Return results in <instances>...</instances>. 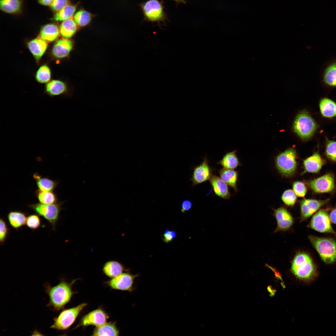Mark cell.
I'll return each instance as SVG.
<instances>
[{
    "label": "cell",
    "mask_w": 336,
    "mask_h": 336,
    "mask_svg": "<svg viewBox=\"0 0 336 336\" xmlns=\"http://www.w3.org/2000/svg\"><path fill=\"white\" fill-rule=\"evenodd\" d=\"M75 280L69 283L62 279L57 285L52 286L48 282L43 286L49 296L47 306L54 311H58L64 308L70 301L74 294L72 286Z\"/></svg>",
    "instance_id": "6da1fadb"
},
{
    "label": "cell",
    "mask_w": 336,
    "mask_h": 336,
    "mask_svg": "<svg viewBox=\"0 0 336 336\" xmlns=\"http://www.w3.org/2000/svg\"><path fill=\"white\" fill-rule=\"evenodd\" d=\"M292 272L298 278L305 282L314 280L318 275L317 266L311 256L307 253H297L291 263Z\"/></svg>",
    "instance_id": "7a4b0ae2"
},
{
    "label": "cell",
    "mask_w": 336,
    "mask_h": 336,
    "mask_svg": "<svg viewBox=\"0 0 336 336\" xmlns=\"http://www.w3.org/2000/svg\"><path fill=\"white\" fill-rule=\"evenodd\" d=\"M309 239L325 263L333 264L336 261V241L331 237L309 235Z\"/></svg>",
    "instance_id": "3957f363"
},
{
    "label": "cell",
    "mask_w": 336,
    "mask_h": 336,
    "mask_svg": "<svg viewBox=\"0 0 336 336\" xmlns=\"http://www.w3.org/2000/svg\"><path fill=\"white\" fill-rule=\"evenodd\" d=\"M163 0H147L138 5L141 10L143 20L152 23L156 22L160 26L162 22L166 24L169 21L166 14L164 12Z\"/></svg>",
    "instance_id": "277c9868"
},
{
    "label": "cell",
    "mask_w": 336,
    "mask_h": 336,
    "mask_svg": "<svg viewBox=\"0 0 336 336\" xmlns=\"http://www.w3.org/2000/svg\"><path fill=\"white\" fill-rule=\"evenodd\" d=\"M317 125L308 112L305 110L300 112L296 115L293 124V129L301 139L307 140L313 135Z\"/></svg>",
    "instance_id": "5b68a950"
},
{
    "label": "cell",
    "mask_w": 336,
    "mask_h": 336,
    "mask_svg": "<svg viewBox=\"0 0 336 336\" xmlns=\"http://www.w3.org/2000/svg\"><path fill=\"white\" fill-rule=\"evenodd\" d=\"M297 154L295 150L289 148L278 155L275 159V166L282 175L288 177L293 175L297 168Z\"/></svg>",
    "instance_id": "8992f818"
},
{
    "label": "cell",
    "mask_w": 336,
    "mask_h": 336,
    "mask_svg": "<svg viewBox=\"0 0 336 336\" xmlns=\"http://www.w3.org/2000/svg\"><path fill=\"white\" fill-rule=\"evenodd\" d=\"M87 305L86 303H82L76 306L63 310L58 316L54 318V323L49 328L58 331H64L68 329Z\"/></svg>",
    "instance_id": "52a82bcc"
},
{
    "label": "cell",
    "mask_w": 336,
    "mask_h": 336,
    "mask_svg": "<svg viewBox=\"0 0 336 336\" xmlns=\"http://www.w3.org/2000/svg\"><path fill=\"white\" fill-rule=\"evenodd\" d=\"M62 204V203L58 202L51 204H45L40 203L30 204L28 207L47 220L52 225L53 229L55 230Z\"/></svg>",
    "instance_id": "ba28073f"
},
{
    "label": "cell",
    "mask_w": 336,
    "mask_h": 336,
    "mask_svg": "<svg viewBox=\"0 0 336 336\" xmlns=\"http://www.w3.org/2000/svg\"><path fill=\"white\" fill-rule=\"evenodd\" d=\"M329 209L318 211L313 216L307 227L320 233L331 234L336 236V232L332 227L328 213Z\"/></svg>",
    "instance_id": "9c48e42d"
},
{
    "label": "cell",
    "mask_w": 336,
    "mask_h": 336,
    "mask_svg": "<svg viewBox=\"0 0 336 336\" xmlns=\"http://www.w3.org/2000/svg\"><path fill=\"white\" fill-rule=\"evenodd\" d=\"M306 183L309 188L315 193H329L333 191L335 189L334 177L331 173L309 180Z\"/></svg>",
    "instance_id": "30bf717a"
},
{
    "label": "cell",
    "mask_w": 336,
    "mask_h": 336,
    "mask_svg": "<svg viewBox=\"0 0 336 336\" xmlns=\"http://www.w3.org/2000/svg\"><path fill=\"white\" fill-rule=\"evenodd\" d=\"M139 274L122 273L107 282V284L114 289L132 292L134 289V280Z\"/></svg>",
    "instance_id": "8fae6325"
},
{
    "label": "cell",
    "mask_w": 336,
    "mask_h": 336,
    "mask_svg": "<svg viewBox=\"0 0 336 336\" xmlns=\"http://www.w3.org/2000/svg\"><path fill=\"white\" fill-rule=\"evenodd\" d=\"M213 169L210 166L205 156L203 162L194 168L192 175L190 179L192 182V186L209 180L213 175Z\"/></svg>",
    "instance_id": "7c38bea8"
},
{
    "label": "cell",
    "mask_w": 336,
    "mask_h": 336,
    "mask_svg": "<svg viewBox=\"0 0 336 336\" xmlns=\"http://www.w3.org/2000/svg\"><path fill=\"white\" fill-rule=\"evenodd\" d=\"M329 199L324 200L304 199L300 202V222L304 221L318 211L329 201Z\"/></svg>",
    "instance_id": "4fadbf2b"
},
{
    "label": "cell",
    "mask_w": 336,
    "mask_h": 336,
    "mask_svg": "<svg viewBox=\"0 0 336 336\" xmlns=\"http://www.w3.org/2000/svg\"><path fill=\"white\" fill-rule=\"evenodd\" d=\"M108 318L107 314L103 309L99 308L84 316L76 328L90 325L98 327L106 323Z\"/></svg>",
    "instance_id": "5bb4252c"
},
{
    "label": "cell",
    "mask_w": 336,
    "mask_h": 336,
    "mask_svg": "<svg viewBox=\"0 0 336 336\" xmlns=\"http://www.w3.org/2000/svg\"><path fill=\"white\" fill-rule=\"evenodd\" d=\"M274 215L277 224L274 232L285 231L290 229L294 222V219L287 209L281 207L274 210Z\"/></svg>",
    "instance_id": "9a60e30c"
},
{
    "label": "cell",
    "mask_w": 336,
    "mask_h": 336,
    "mask_svg": "<svg viewBox=\"0 0 336 336\" xmlns=\"http://www.w3.org/2000/svg\"><path fill=\"white\" fill-rule=\"evenodd\" d=\"M44 91L51 97L63 95L69 97L71 95L67 84L58 80H53L47 83Z\"/></svg>",
    "instance_id": "2e32d148"
},
{
    "label": "cell",
    "mask_w": 336,
    "mask_h": 336,
    "mask_svg": "<svg viewBox=\"0 0 336 336\" xmlns=\"http://www.w3.org/2000/svg\"><path fill=\"white\" fill-rule=\"evenodd\" d=\"M72 48V43L71 40L65 38L60 39L53 45L51 53L56 58H63L68 55Z\"/></svg>",
    "instance_id": "e0dca14e"
},
{
    "label": "cell",
    "mask_w": 336,
    "mask_h": 336,
    "mask_svg": "<svg viewBox=\"0 0 336 336\" xmlns=\"http://www.w3.org/2000/svg\"><path fill=\"white\" fill-rule=\"evenodd\" d=\"M209 181L215 195L225 199L230 198L231 194L228 185L220 177L212 175Z\"/></svg>",
    "instance_id": "ac0fdd59"
},
{
    "label": "cell",
    "mask_w": 336,
    "mask_h": 336,
    "mask_svg": "<svg viewBox=\"0 0 336 336\" xmlns=\"http://www.w3.org/2000/svg\"><path fill=\"white\" fill-rule=\"evenodd\" d=\"M325 161L318 152L303 161L304 173H317L324 164Z\"/></svg>",
    "instance_id": "d6986e66"
},
{
    "label": "cell",
    "mask_w": 336,
    "mask_h": 336,
    "mask_svg": "<svg viewBox=\"0 0 336 336\" xmlns=\"http://www.w3.org/2000/svg\"><path fill=\"white\" fill-rule=\"evenodd\" d=\"M27 45L30 53L37 62L41 59L48 47L47 42L40 37L30 41L28 42Z\"/></svg>",
    "instance_id": "ffe728a7"
},
{
    "label": "cell",
    "mask_w": 336,
    "mask_h": 336,
    "mask_svg": "<svg viewBox=\"0 0 336 336\" xmlns=\"http://www.w3.org/2000/svg\"><path fill=\"white\" fill-rule=\"evenodd\" d=\"M60 34L59 27L54 23L47 24L41 28L40 33V38L47 42L56 40Z\"/></svg>",
    "instance_id": "44dd1931"
},
{
    "label": "cell",
    "mask_w": 336,
    "mask_h": 336,
    "mask_svg": "<svg viewBox=\"0 0 336 336\" xmlns=\"http://www.w3.org/2000/svg\"><path fill=\"white\" fill-rule=\"evenodd\" d=\"M218 172L221 178L228 186L233 188L235 192H237L238 172L234 169L223 168L220 169Z\"/></svg>",
    "instance_id": "7402d4cb"
},
{
    "label": "cell",
    "mask_w": 336,
    "mask_h": 336,
    "mask_svg": "<svg viewBox=\"0 0 336 336\" xmlns=\"http://www.w3.org/2000/svg\"><path fill=\"white\" fill-rule=\"evenodd\" d=\"M237 151L234 150L226 152L217 164L221 165L223 168L231 169H235L241 166L236 154Z\"/></svg>",
    "instance_id": "603a6c76"
},
{
    "label": "cell",
    "mask_w": 336,
    "mask_h": 336,
    "mask_svg": "<svg viewBox=\"0 0 336 336\" xmlns=\"http://www.w3.org/2000/svg\"><path fill=\"white\" fill-rule=\"evenodd\" d=\"M119 331L114 322H109L96 327L94 329L92 336H118Z\"/></svg>",
    "instance_id": "cb8c5ba5"
},
{
    "label": "cell",
    "mask_w": 336,
    "mask_h": 336,
    "mask_svg": "<svg viewBox=\"0 0 336 336\" xmlns=\"http://www.w3.org/2000/svg\"><path fill=\"white\" fill-rule=\"evenodd\" d=\"M38 189L43 191H52L57 187L58 183L46 177H42L37 173L33 175Z\"/></svg>",
    "instance_id": "d4e9b609"
},
{
    "label": "cell",
    "mask_w": 336,
    "mask_h": 336,
    "mask_svg": "<svg viewBox=\"0 0 336 336\" xmlns=\"http://www.w3.org/2000/svg\"><path fill=\"white\" fill-rule=\"evenodd\" d=\"M319 107L323 116L328 118L336 116V103L332 100L326 98H323L320 101Z\"/></svg>",
    "instance_id": "484cf974"
},
{
    "label": "cell",
    "mask_w": 336,
    "mask_h": 336,
    "mask_svg": "<svg viewBox=\"0 0 336 336\" xmlns=\"http://www.w3.org/2000/svg\"><path fill=\"white\" fill-rule=\"evenodd\" d=\"M7 217L9 224L15 229H18L26 224V214L23 212L10 211L8 214Z\"/></svg>",
    "instance_id": "4316f807"
},
{
    "label": "cell",
    "mask_w": 336,
    "mask_h": 336,
    "mask_svg": "<svg viewBox=\"0 0 336 336\" xmlns=\"http://www.w3.org/2000/svg\"><path fill=\"white\" fill-rule=\"evenodd\" d=\"M125 269L120 263L115 261H111L105 264L103 267V271L106 276L112 278L122 273Z\"/></svg>",
    "instance_id": "83f0119b"
},
{
    "label": "cell",
    "mask_w": 336,
    "mask_h": 336,
    "mask_svg": "<svg viewBox=\"0 0 336 336\" xmlns=\"http://www.w3.org/2000/svg\"><path fill=\"white\" fill-rule=\"evenodd\" d=\"M77 29V23L72 18L63 21L59 27L61 35L66 38L71 37Z\"/></svg>",
    "instance_id": "f1b7e54d"
},
{
    "label": "cell",
    "mask_w": 336,
    "mask_h": 336,
    "mask_svg": "<svg viewBox=\"0 0 336 336\" xmlns=\"http://www.w3.org/2000/svg\"><path fill=\"white\" fill-rule=\"evenodd\" d=\"M1 9L3 12L14 14L20 12L21 7V0H0Z\"/></svg>",
    "instance_id": "f546056e"
},
{
    "label": "cell",
    "mask_w": 336,
    "mask_h": 336,
    "mask_svg": "<svg viewBox=\"0 0 336 336\" xmlns=\"http://www.w3.org/2000/svg\"><path fill=\"white\" fill-rule=\"evenodd\" d=\"M323 80L327 85L336 87V62L330 64L325 69Z\"/></svg>",
    "instance_id": "4dcf8cb0"
},
{
    "label": "cell",
    "mask_w": 336,
    "mask_h": 336,
    "mask_svg": "<svg viewBox=\"0 0 336 336\" xmlns=\"http://www.w3.org/2000/svg\"><path fill=\"white\" fill-rule=\"evenodd\" d=\"M53 191H43L38 189L35 192V194L40 203L51 204L58 202L57 195Z\"/></svg>",
    "instance_id": "1f68e13d"
},
{
    "label": "cell",
    "mask_w": 336,
    "mask_h": 336,
    "mask_svg": "<svg viewBox=\"0 0 336 336\" xmlns=\"http://www.w3.org/2000/svg\"><path fill=\"white\" fill-rule=\"evenodd\" d=\"M75 5L68 4L56 12L53 19L55 21H64L72 18L76 10Z\"/></svg>",
    "instance_id": "d6a6232c"
},
{
    "label": "cell",
    "mask_w": 336,
    "mask_h": 336,
    "mask_svg": "<svg viewBox=\"0 0 336 336\" xmlns=\"http://www.w3.org/2000/svg\"><path fill=\"white\" fill-rule=\"evenodd\" d=\"M51 77V72L49 68L46 65L41 66L36 72L35 78L36 80L41 83H47Z\"/></svg>",
    "instance_id": "836d02e7"
},
{
    "label": "cell",
    "mask_w": 336,
    "mask_h": 336,
    "mask_svg": "<svg viewBox=\"0 0 336 336\" xmlns=\"http://www.w3.org/2000/svg\"><path fill=\"white\" fill-rule=\"evenodd\" d=\"M75 21L78 25L81 26H85L91 21V15L89 12L81 10L78 11L74 15Z\"/></svg>",
    "instance_id": "e575fe53"
},
{
    "label": "cell",
    "mask_w": 336,
    "mask_h": 336,
    "mask_svg": "<svg viewBox=\"0 0 336 336\" xmlns=\"http://www.w3.org/2000/svg\"><path fill=\"white\" fill-rule=\"evenodd\" d=\"M325 154L330 160L336 162V141L326 140Z\"/></svg>",
    "instance_id": "d590c367"
},
{
    "label": "cell",
    "mask_w": 336,
    "mask_h": 336,
    "mask_svg": "<svg viewBox=\"0 0 336 336\" xmlns=\"http://www.w3.org/2000/svg\"><path fill=\"white\" fill-rule=\"evenodd\" d=\"M281 198L286 205L291 207L293 206L297 200V197L293 190L288 189L283 192Z\"/></svg>",
    "instance_id": "8d00e7d4"
},
{
    "label": "cell",
    "mask_w": 336,
    "mask_h": 336,
    "mask_svg": "<svg viewBox=\"0 0 336 336\" xmlns=\"http://www.w3.org/2000/svg\"><path fill=\"white\" fill-rule=\"evenodd\" d=\"M30 229L33 230L37 229L40 226L41 221L39 215L37 214L29 215L26 217V224Z\"/></svg>",
    "instance_id": "74e56055"
},
{
    "label": "cell",
    "mask_w": 336,
    "mask_h": 336,
    "mask_svg": "<svg viewBox=\"0 0 336 336\" xmlns=\"http://www.w3.org/2000/svg\"><path fill=\"white\" fill-rule=\"evenodd\" d=\"M293 191L296 195L299 197H303L307 192V188L305 184L300 181H295L293 183Z\"/></svg>",
    "instance_id": "f35d334b"
},
{
    "label": "cell",
    "mask_w": 336,
    "mask_h": 336,
    "mask_svg": "<svg viewBox=\"0 0 336 336\" xmlns=\"http://www.w3.org/2000/svg\"><path fill=\"white\" fill-rule=\"evenodd\" d=\"M9 229L4 220L1 218L0 219V243L2 245L7 238Z\"/></svg>",
    "instance_id": "ab89813d"
},
{
    "label": "cell",
    "mask_w": 336,
    "mask_h": 336,
    "mask_svg": "<svg viewBox=\"0 0 336 336\" xmlns=\"http://www.w3.org/2000/svg\"><path fill=\"white\" fill-rule=\"evenodd\" d=\"M69 4V0H54L50 5V8L55 13Z\"/></svg>",
    "instance_id": "60d3db41"
},
{
    "label": "cell",
    "mask_w": 336,
    "mask_h": 336,
    "mask_svg": "<svg viewBox=\"0 0 336 336\" xmlns=\"http://www.w3.org/2000/svg\"><path fill=\"white\" fill-rule=\"evenodd\" d=\"M176 233L173 230H166L164 231L162 240L166 243L171 241L176 236Z\"/></svg>",
    "instance_id": "b9f144b4"
},
{
    "label": "cell",
    "mask_w": 336,
    "mask_h": 336,
    "mask_svg": "<svg viewBox=\"0 0 336 336\" xmlns=\"http://www.w3.org/2000/svg\"><path fill=\"white\" fill-rule=\"evenodd\" d=\"M192 206V202L189 199L184 200L181 203V210L182 212H184L190 210Z\"/></svg>",
    "instance_id": "7bdbcfd3"
},
{
    "label": "cell",
    "mask_w": 336,
    "mask_h": 336,
    "mask_svg": "<svg viewBox=\"0 0 336 336\" xmlns=\"http://www.w3.org/2000/svg\"><path fill=\"white\" fill-rule=\"evenodd\" d=\"M329 215L331 222L336 224V207L331 210Z\"/></svg>",
    "instance_id": "ee69618b"
},
{
    "label": "cell",
    "mask_w": 336,
    "mask_h": 336,
    "mask_svg": "<svg viewBox=\"0 0 336 336\" xmlns=\"http://www.w3.org/2000/svg\"><path fill=\"white\" fill-rule=\"evenodd\" d=\"M54 0H38L39 3L44 6H50Z\"/></svg>",
    "instance_id": "f6af8a7d"
},
{
    "label": "cell",
    "mask_w": 336,
    "mask_h": 336,
    "mask_svg": "<svg viewBox=\"0 0 336 336\" xmlns=\"http://www.w3.org/2000/svg\"><path fill=\"white\" fill-rule=\"evenodd\" d=\"M175 1L176 4L178 5L180 3H183L184 4H186L187 2V1L185 0H170Z\"/></svg>",
    "instance_id": "bcb514c9"
}]
</instances>
